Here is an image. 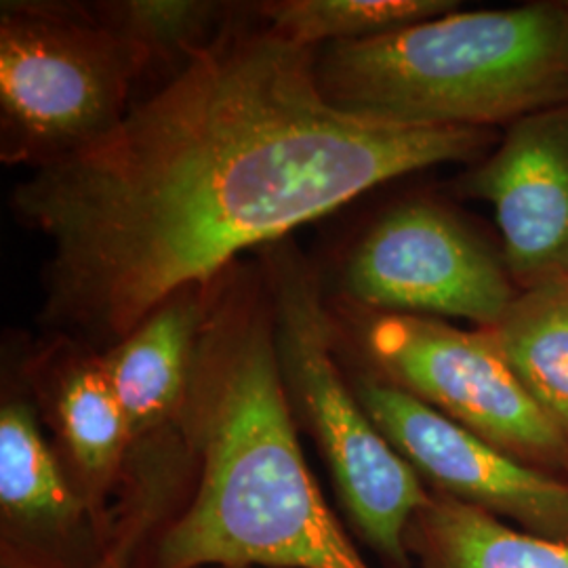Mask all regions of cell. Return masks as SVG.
<instances>
[{"label": "cell", "mask_w": 568, "mask_h": 568, "mask_svg": "<svg viewBox=\"0 0 568 568\" xmlns=\"http://www.w3.org/2000/svg\"><path fill=\"white\" fill-rule=\"evenodd\" d=\"M499 138L342 110L314 49L224 26L112 131L34 169L11 206L51 244L47 323L114 345L246 248L396 178L478 163Z\"/></svg>", "instance_id": "1"}, {"label": "cell", "mask_w": 568, "mask_h": 568, "mask_svg": "<svg viewBox=\"0 0 568 568\" xmlns=\"http://www.w3.org/2000/svg\"><path fill=\"white\" fill-rule=\"evenodd\" d=\"M265 278L213 286L180 429L196 487L133 568H371L297 440Z\"/></svg>", "instance_id": "2"}, {"label": "cell", "mask_w": 568, "mask_h": 568, "mask_svg": "<svg viewBox=\"0 0 568 568\" xmlns=\"http://www.w3.org/2000/svg\"><path fill=\"white\" fill-rule=\"evenodd\" d=\"M316 79L347 112L426 126L508 129L568 103V0L464 11L326 44Z\"/></svg>", "instance_id": "3"}, {"label": "cell", "mask_w": 568, "mask_h": 568, "mask_svg": "<svg viewBox=\"0 0 568 568\" xmlns=\"http://www.w3.org/2000/svg\"><path fill=\"white\" fill-rule=\"evenodd\" d=\"M278 365L300 419L331 469L345 514L387 568H413L406 535L432 490L375 426L337 365V326L310 265L270 246L265 264Z\"/></svg>", "instance_id": "4"}, {"label": "cell", "mask_w": 568, "mask_h": 568, "mask_svg": "<svg viewBox=\"0 0 568 568\" xmlns=\"http://www.w3.org/2000/svg\"><path fill=\"white\" fill-rule=\"evenodd\" d=\"M105 21L4 2L0 16V159L39 169L112 131L148 63Z\"/></svg>", "instance_id": "5"}, {"label": "cell", "mask_w": 568, "mask_h": 568, "mask_svg": "<svg viewBox=\"0 0 568 568\" xmlns=\"http://www.w3.org/2000/svg\"><path fill=\"white\" fill-rule=\"evenodd\" d=\"M368 371L528 466L568 478V438L520 386L483 328L438 318L368 314Z\"/></svg>", "instance_id": "6"}, {"label": "cell", "mask_w": 568, "mask_h": 568, "mask_svg": "<svg viewBox=\"0 0 568 568\" xmlns=\"http://www.w3.org/2000/svg\"><path fill=\"white\" fill-rule=\"evenodd\" d=\"M342 286L368 314L453 316L476 328L499 323L520 293L501 246L429 199L387 209L347 255Z\"/></svg>", "instance_id": "7"}, {"label": "cell", "mask_w": 568, "mask_h": 568, "mask_svg": "<svg viewBox=\"0 0 568 568\" xmlns=\"http://www.w3.org/2000/svg\"><path fill=\"white\" fill-rule=\"evenodd\" d=\"M347 379L368 417L432 493L568 544V478L493 447L366 366Z\"/></svg>", "instance_id": "8"}, {"label": "cell", "mask_w": 568, "mask_h": 568, "mask_svg": "<svg viewBox=\"0 0 568 568\" xmlns=\"http://www.w3.org/2000/svg\"><path fill=\"white\" fill-rule=\"evenodd\" d=\"M459 192L493 206L518 291L568 283V103L504 129Z\"/></svg>", "instance_id": "9"}, {"label": "cell", "mask_w": 568, "mask_h": 568, "mask_svg": "<svg viewBox=\"0 0 568 568\" xmlns=\"http://www.w3.org/2000/svg\"><path fill=\"white\" fill-rule=\"evenodd\" d=\"M0 509L2 548L60 568H70L63 548L93 520L23 400H7L0 410Z\"/></svg>", "instance_id": "10"}, {"label": "cell", "mask_w": 568, "mask_h": 568, "mask_svg": "<svg viewBox=\"0 0 568 568\" xmlns=\"http://www.w3.org/2000/svg\"><path fill=\"white\" fill-rule=\"evenodd\" d=\"M213 286L182 291L100 354L133 445L180 422Z\"/></svg>", "instance_id": "11"}, {"label": "cell", "mask_w": 568, "mask_h": 568, "mask_svg": "<svg viewBox=\"0 0 568 568\" xmlns=\"http://www.w3.org/2000/svg\"><path fill=\"white\" fill-rule=\"evenodd\" d=\"M53 413L68 476L100 532L108 535L112 520L105 518V499L124 476L133 440L100 354H70L61 361L53 382Z\"/></svg>", "instance_id": "12"}, {"label": "cell", "mask_w": 568, "mask_h": 568, "mask_svg": "<svg viewBox=\"0 0 568 568\" xmlns=\"http://www.w3.org/2000/svg\"><path fill=\"white\" fill-rule=\"evenodd\" d=\"M417 568H568V544L539 537L447 495L432 499L408 528Z\"/></svg>", "instance_id": "13"}, {"label": "cell", "mask_w": 568, "mask_h": 568, "mask_svg": "<svg viewBox=\"0 0 568 568\" xmlns=\"http://www.w3.org/2000/svg\"><path fill=\"white\" fill-rule=\"evenodd\" d=\"M520 386L568 438V286L520 291L508 312L488 328Z\"/></svg>", "instance_id": "14"}, {"label": "cell", "mask_w": 568, "mask_h": 568, "mask_svg": "<svg viewBox=\"0 0 568 568\" xmlns=\"http://www.w3.org/2000/svg\"><path fill=\"white\" fill-rule=\"evenodd\" d=\"M462 9L455 0H272L257 13L283 41L316 44L365 41Z\"/></svg>", "instance_id": "15"}, {"label": "cell", "mask_w": 568, "mask_h": 568, "mask_svg": "<svg viewBox=\"0 0 568 568\" xmlns=\"http://www.w3.org/2000/svg\"><path fill=\"white\" fill-rule=\"evenodd\" d=\"M98 9L102 20L148 60L178 58L211 41L220 4L201 0H124Z\"/></svg>", "instance_id": "16"}, {"label": "cell", "mask_w": 568, "mask_h": 568, "mask_svg": "<svg viewBox=\"0 0 568 568\" xmlns=\"http://www.w3.org/2000/svg\"><path fill=\"white\" fill-rule=\"evenodd\" d=\"M138 485L129 501H121L119 516L112 520L89 568H133L143 549V541H148L164 523L163 490L166 485L163 476L159 478L156 471L145 476L142 462H138Z\"/></svg>", "instance_id": "17"}, {"label": "cell", "mask_w": 568, "mask_h": 568, "mask_svg": "<svg viewBox=\"0 0 568 568\" xmlns=\"http://www.w3.org/2000/svg\"><path fill=\"white\" fill-rule=\"evenodd\" d=\"M2 568H58L39 558L26 556L21 551L11 548H2Z\"/></svg>", "instance_id": "18"}, {"label": "cell", "mask_w": 568, "mask_h": 568, "mask_svg": "<svg viewBox=\"0 0 568 568\" xmlns=\"http://www.w3.org/2000/svg\"><path fill=\"white\" fill-rule=\"evenodd\" d=\"M215 568H220V567H215Z\"/></svg>", "instance_id": "19"}, {"label": "cell", "mask_w": 568, "mask_h": 568, "mask_svg": "<svg viewBox=\"0 0 568 568\" xmlns=\"http://www.w3.org/2000/svg\"><path fill=\"white\" fill-rule=\"evenodd\" d=\"M567 286H568V283H567Z\"/></svg>", "instance_id": "20"}]
</instances>
